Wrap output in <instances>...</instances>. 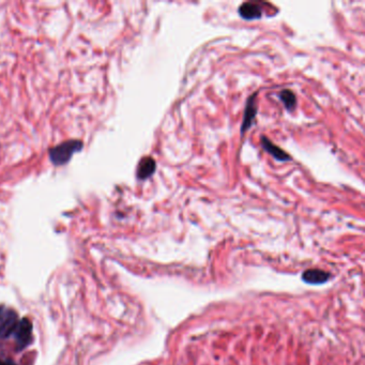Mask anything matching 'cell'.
<instances>
[{"instance_id": "2", "label": "cell", "mask_w": 365, "mask_h": 365, "mask_svg": "<svg viewBox=\"0 0 365 365\" xmlns=\"http://www.w3.org/2000/svg\"><path fill=\"white\" fill-rule=\"evenodd\" d=\"M19 315L14 309L0 306V339L13 334L19 323Z\"/></svg>"}, {"instance_id": "6", "label": "cell", "mask_w": 365, "mask_h": 365, "mask_svg": "<svg viewBox=\"0 0 365 365\" xmlns=\"http://www.w3.org/2000/svg\"><path fill=\"white\" fill-rule=\"evenodd\" d=\"M261 146H262L263 149H265L268 153H270L271 155H272V157L277 161L286 162V161L290 160V157L288 155V153L285 152L283 149L278 148L277 146H275L272 142L270 141V139H268L265 136L261 137Z\"/></svg>"}, {"instance_id": "3", "label": "cell", "mask_w": 365, "mask_h": 365, "mask_svg": "<svg viewBox=\"0 0 365 365\" xmlns=\"http://www.w3.org/2000/svg\"><path fill=\"white\" fill-rule=\"evenodd\" d=\"M14 338L17 343L18 350H23L28 347L34 340L33 336V323L28 318H22L19 321L18 327L14 331Z\"/></svg>"}, {"instance_id": "7", "label": "cell", "mask_w": 365, "mask_h": 365, "mask_svg": "<svg viewBox=\"0 0 365 365\" xmlns=\"http://www.w3.org/2000/svg\"><path fill=\"white\" fill-rule=\"evenodd\" d=\"M239 14L241 18L247 21L258 20L261 18L262 10L261 8L254 3H244L239 8Z\"/></svg>"}, {"instance_id": "4", "label": "cell", "mask_w": 365, "mask_h": 365, "mask_svg": "<svg viewBox=\"0 0 365 365\" xmlns=\"http://www.w3.org/2000/svg\"><path fill=\"white\" fill-rule=\"evenodd\" d=\"M256 99H257V93H253V95L246 101L243 121L241 126L242 134L250 130V128L253 126L256 115H257V101H256Z\"/></svg>"}, {"instance_id": "5", "label": "cell", "mask_w": 365, "mask_h": 365, "mask_svg": "<svg viewBox=\"0 0 365 365\" xmlns=\"http://www.w3.org/2000/svg\"><path fill=\"white\" fill-rule=\"evenodd\" d=\"M330 277V273L318 269H309L302 274V279L307 284L318 285L325 283Z\"/></svg>"}, {"instance_id": "8", "label": "cell", "mask_w": 365, "mask_h": 365, "mask_svg": "<svg viewBox=\"0 0 365 365\" xmlns=\"http://www.w3.org/2000/svg\"><path fill=\"white\" fill-rule=\"evenodd\" d=\"M155 161L151 157H146L141 162H139V165L137 168V177L139 179L145 180L147 178H149L153 175L155 172Z\"/></svg>"}, {"instance_id": "10", "label": "cell", "mask_w": 365, "mask_h": 365, "mask_svg": "<svg viewBox=\"0 0 365 365\" xmlns=\"http://www.w3.org/2000/svg\"><path fill=\"white\" fill-rule=\"evenodd\" d=\"M0 365H17L12 360L8 359H0Z\"/></svg>"}, {"instance_id": "9", "label": "cell", "mask_w": 365, "mask_h": 365, "mask_svg": "<svg viewBox=\"0 0 365 365\" xmlns=\"http://www.w3.org/2000/svg\"><path fill=\"white\" fill-rule=\"evenodd\" d=\"M279 99L282 100V102L284 103L285 107L288 111H292L294 107H296V103H297V99L294 93L291 90L285 89L283 90L281 93H279Z\"/></svg>"}, {"instance_id": "1", "label": "cell", "mask_w": 365, "mask_h": 365, "mask_svg": "<svg viewBox=\"0 0 365 365\" xmlns=\"http://www.w3.org/2000/svg\"><path fill=\"white\" fill-rule=\"evenodd\" d=\"M83 148L81 141H68L62 143L50 150V157L52 162L56 165L66 164L72 158L74 152L80 151Z\"/></svg>"}]
</instances>
